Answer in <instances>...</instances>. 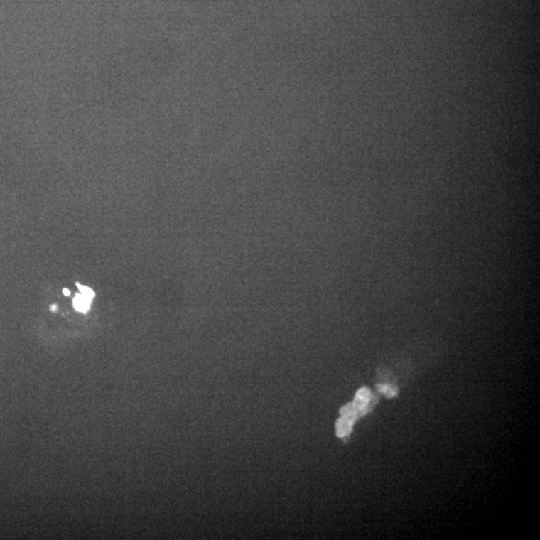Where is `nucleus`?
Returning <instances> with one entry per match:
<instances>
[{"label":"nucleus","mask_w":540,"mask_h":540,"mask_svg":"<svg viewBox=\"0 0 540 540\" xmlns=\"http://www.w3.org/2000/svg\"><path fill=\"white\" fill-rule=\"evenodd\" d=\"M379 396L367 387L357 390L355 399L340 409V417L336 421V436L345 441L352 432L355 421L367 416L374 409Z\"/></svg>","instance_id":"f257e3e1"},{"label":"nucleus","mask_w":540,"mask_h":540,"mask_svg":"<svg viewBox=\"0 0 540 540\" xmlns=\"http://www.w3.org/2000/svg\"><path fill=\"white\" fill-rule=\"evenodd\" d=\"M377 390L378 394H384L387 399H394L399 394V389L395 385L392 384H377Z\"/></svg>","instance_id":"f03ea898"},{"label":"nucleus","mask_w":540,"mask_h":540,"mask_svg":"<svg viewBox=\"0 0 540 540\" xmlns=\"http://www.w3.org/2000/svg\"><path fill=\"white\" fill-rule=\"evenodd\" d=\"M90 301H92L90 299L80 293L75 296L73 306H75L76 310L80 311V313H87L88 309H90Z\"/></svg>","instance_id":"7ed1b4c3"},{"label":"nucleus","mask_w":540,"mask_h":540,"mask_svg":"<svg viewBox=\"0 0 540 540\" xmlns=\"http://www.w3.org/2000/svg\"><path fill=\"white\" fill-rule=\"evenodd\" d=\"M77 286L78 288H80L81 294L85 297H87V298L90 299V301H92L93 297H94L95 294L94 292L92 291V289L88 288L87 286H80V284H77Z\"/></svg>","instance_id":"20e7f679"},{"label":"nucleus","mask_w":540,"mask_h":540,"mask_svg":"<svg viewBox=\"0 0 540 540\" xmlns=\"http://www.w3.org/2000/svg\"><path fill=\"white\" fill-rule=\"evenodd\" d=\"M63 294H65V296H70V291H68V288H65V289H63Z\"/></svg>","instance_id":"39448f33"},{"label":"nucleus","mask_w":540,"mask_h":540,"mask_svg":"<svg viewBox=\"0 0 540 540\" xmlns=\"http://www.w3.org/2000/svg\"><path fill=\"white\" fill-rule=\"evenodd\" d=\"M50 309H51V310H53V311H55V309H56V306H50Z\"/></svg>","instance_id":"423d86ee"}]
</instances>
